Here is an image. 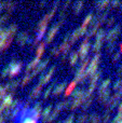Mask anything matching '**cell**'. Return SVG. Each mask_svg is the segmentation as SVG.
Listing matches in <instances>:
<instances>
[{"instance_id":"obj_16","label":"cell","mask_w":122,"mask_h":123,"mask_svg":"<svg viewBox=\"0 0 122 123\" xmlns=\"http://www.w3.org/2000/svg\"><path fill=\"white\" fill-rule=\"evenodd\" d=\"M96 6H97V11H101L102 9H104V6H107L109 4V1L108 0H104V1H97L96 3Z\"/></svg>"},{"instance_id":"obj_19","label":"cell","mask_w":122,"mask_h":123,"mask_svg":"<svg viewBox=\"0 0 122 123\" xmlns=\"http://www.w3.org/2000/svg\"><path fill=\"white\" fill-rule=\"evenodd\" d=\"M82 6H83V1H82V0L75 2V3H73V10H75V12H76V13L79 12V11L81 10Z\"/></svg>"},{"instance_id":"obj_46","label":"cell","mask_w":122,"mask_h":123,"mask_svg":"<svg viewBox=\"0 0 122 123\" xmlns=\"http://www.w3.org/2000/svg\"><path fill=\"white\" fill-rule=\"evenodd\" d=\"M121 9H122V4H121Z\"/></svg>"},{"instance_id":"obj_43","label":"cell","mask_w":122,"mask_h":123,"mask_svg":"<svg viewBox=\"0 0 122 123\" xmlns=\"http://www.w3.org/2000/svg\"><path fill=\"white\" fill-rule=\"evenodd\" d=\"M120 92H121V93H122V84H121V90H120Z\"/></svg>"},{"instance_id":"obj_4","label":"cell","mask_w":122,"mask_h":123,"mask_svg":"<svg viewBox=\"0 0 122 123\" xmlns=\"http://www.w3.org/2000/svg\"><path fill=\"white\" fill-rule=\"evenodd\" d=\"M120 32V25H117L116 27H114L112 29H110L108 32H106L105 35V40L110 41V40H116L118 34Z\"/></svg>"},{"instance_id":"obj_1","label":"cell","mask_w":122,"mask_h":123,"mask_svg":"<svg viewBox=\"0 0 122 123\" xmlns=\"http://www.w3.org/2000/svg\"><path fill=\"white\" fill-rule=\"evenodd\" d=\"M99 57H101V53H96L94 55V57H93L92 61L90 62V65H89L88 68L84 70V74H85L86 76H89V74H94V72L96 71L97 65H98V62H99L98 61Z\"/></svg>"},{"instance_id":"obj_3","label":"cell","mask_w":122,"mask_h":123,"mask_svg":"<svg viewBox=\"0 0 122 123\" xmlns=\"http://www.w3.org/2000/svg\"><path fill=\"white\" fill-rule=\"evenodd\" d=\"M62 23H63V21H60V22H57L56 24H54V25L51 27V29L49 30V32H48V35H47V39H45V41H44L45 44H48L49 42H51V40L53 39L54 35H55V32L58 30V28H60V25Z\"/></svg>"},{"instance_id":"obj_24","label":"cell","mask_w":122,"mask_h":123,"mask_svg":"<svg viewBox=\"0 0 122 123\" xmlns=\"http://www.w3.org/2000/svg\"><path fill=\"white\" fill-rule=\"evenodd\" d=\"M54 85H55V83L53 82V83H51V84H50L49 86H48V89L45 90V92H44V93H43V97H44V98H47L48 96L50 95V93H51V91H52V89H53V86H54Z\"/></svg>"},{"instance_id":"obj_8","label":"cell","mask_w":122,"mask_h":123,"mask_svg":"<svg viewBox=\"0 0 122 123\" xmlns=\"http://www.w3.org/2000/svg\"><path fill=\"white\" fill-rule=\"evenodd\" d=\"M49 61H50V58H49V57H47L45 60H43L42 62H41V63H39V64H38V66H37V68L35 69V71L31 74V76H35V74H36L38 71H40V70L44 69V67L48 65V64H49Z\"/></svg>"},{"instance_id":"obj_32","label":"cell","mask_w":122,"mask_h":123,"mask_svg":"<svg viewBox=\"0 0 122 123\" xmlns=\"http://www.w3.org/2000/svg\"><path fill=\"white\" fill-rule=\"evenodd\" d=\"M109 117H110V110L108 109V110L106 111L105 113H104V116H103V121H102V123H107V121L109 120Z\"/></svg>"},{"instance_id":"obj_44","label":"cell","mask_w":122,"mask_h":123,"mask_svg":"<svg viewBox=\"0 0 122 123\" xmlns=\"http://www.w3.org/2000/svg\"><path fill=\"white\" fill-rule=\"evenodd\" d=\"M121 52H122V44H121Z\"/></svg>"},{"instance_id":"obj_17","label":"cell","mask_w":122,"mask_h":123,"mask_svg":"<svg viewBox=\"0 0 122 123\" xmlns=\"http://www.w3.org/2000/svg\"><path fill=\"white\" fill-rule=\"evenodd\" d=\"M51 110H52V105H49V106H48L47 108L43 110V112H42L43 121H45V120H47V118L50 116V112H51Z\"/></svg>"},{"instance_id":"obj_20","label":"cell","mask_w":122,"mask_h":123,"mask_svg":"<svg viewBox=\"0 0 122 123\" xmlns=\"http://www.w3.org/2000/svg\"><path fill=\"white\" fill-rule=\"evenodd\" d=\"M78 53L77 52H73V53L70 54V57H69V61H70V64L71 65H75L76 63H77L78 61Z\"/></svg>"},{"instance_id":"obj_38","label":"cell","mask_w":122,"mask_h":123,"mask_svg":"<svg viewBox=\"0 0 122 123\" xmlns=\"http://www.w3.org/2000/svg\"><path fill=\"white\" fill-rule=\"evenodd\" d=\"M114 21H115V17L114 16H111V17H109L108 18V21H107V26H110L112 23H114Z\"/></svg>"},{"instance_id":"obj_2","label":"cell","mask_w":122,"mask_h":123,"mask_svg":"<svg viewBox=\"0 0 122 123\" xmlns=\"http://www.w3.org/2000/svg\"><path fill=\"white\" fill-rule=\"evenodd\" d=\"M90 48H91V43H89V40L85 38L79 48V54L78 55H80L81 60H83L85 56H88V52L90 50Z\"/></svg>"},{"instance_id":"obj_36","label":"cell","mask_w":122,"mask_h":123,"mask_svg":"<svg viewBox=\"0 0 122 123\" xmlns=\"http://www.w3.org/2000/svg\"><path fill=\"white\" fill-rule=\"evenodd\" d=\"M119 57H120V52H116V53L114 54V56H112V62H114V63H116L117 60H118Z\"/></svg>"},{"instance_id":"obj_22","label":"cell","mask_w":122,"mask_h":123,"mask_svg":"<svg viewBox=\"0 0 122 123\" xmlns=\"http://www.w3.org/2000/svg\"><path fill=\"white\" fill-rule=\"evenodd\" d=\"M82 94H84V91L81 89V87H77V89L75 90V91L73 92V97H75V98H77V97H79L80 95H82Z\"/></svg>"},{"instance_id":"obj_28","label":"cell","mask_w":122,"mask_h":123,"mask_svg":"<svg viewBox=\"0 0 122 123\" xmlns=\"http://www.w3.org/2000/svg\"><path fill=\"white\" fill-rule=\"evenodd\" d=\"M92 99H93L92 96H91V97H89V98H86V99H84V104L82 105V108H83L84 110H85V109L91 105V103H92Z\"/></svg>"},{"instance_id":"obj_30","label":"cell","mask_w":122,"mask_h":123,"mask_svg":"<svg viewBox=\"0 0 122 123\" xmlns=\"http://www.w3.org/2000/svg\"><path fill=\"white\" fill-rule=\"evenodd\" d=\"M41 108H42V103H40V102H38V103H36L35 104V106H34V110L35 111H37V112H39L40 113L41 112Z\"/></svg>"},{"instance_id":"obj_5","label":"cell","mask_w":122,"mask_h":123,"mask_svg":"<svg viewBox=\"0 0 122 123\" xmlns=\"http://www.w3.org/2000/svg\"><path fill=\"white\" fill-rule=\"evenodd\" d=\"M54 70H55V66H52L47 74H41V76H40V80H39V84L42 85V84H44V83H47L48 81L50 80V78L52 77Z\"/></svg>"},{"instance_id":"obj_34","label":"cell","mask_w":122,"mask_h":123,"mask_svg":"<svg viewBox=\"0 0 122 123\" xmlns=\"http://www.w3.org/2000/svg\"><path fill=\"white\" fill-rule=\"evenodd\" d=\"M62 109H64V102H60L58 104H56V106H55V110H57L58 112H60V110H62Z\"/></svg>"},{"instance_id":"obj_40","label":"cell","mask_w":122,"mask_h":123,"mask_svg":"<svg viewBox=\"0 0 122 123\" xmlns=\"http://www.w3.org/2000/svg\"><path fill=\"white\" fill-rule=\"evenodd\" d=\"M28 79H30V76H29V77H28V76H26L25 78H24V81H23V83H26V82H27V81H28Z\"/></svg>"},{"instance_id":"obj_11","label":"cell","mask_w":122,"mask_h":123,"mask_svg":"<svg viewBox=\"0 0 122 123\" xmlns=\"http://www.w3.org/2000/svg\"><path fill=\"white\" fill-rule=\"evenodd\" d=\"M76 84H77V81H75V80H73V82H70V83H69V85H68V86H67L66 91H65V96H68V95H70V94H71V92H73V90H75Z\"/></svg>"},{"instance_id":"obj_10","label":"cell","mask_w":122,"mask_h":123,"mask_svg":"<svg viewBox=\"0 0 122 123\" xmlns=\"http://www.w3.org/2000/svg\"><path fill=\"white\" fill-rule=\"evenodd\" d=\"M66 85H67L66 82H62V83H60V84H57L53 91V95L56 96V95H58V94H61L63 91H64L65 87H66Z\"/></svg>"},{"instance_id":"obj_6","label":"cell","mask_w":122,"mask_h":123,"mask_svg":"<svg viewBox=\"0 0 122 123\" xmlns=\"http://www.w3.org/2000/svg\"><path fill=\"white\" fill-rule=\"evenodd\" d=\"M121 95H122V93L119 91V92H117V93L115 94V95L112 96V97L110 98L109 100H108V104L107 105H109V110L110 111H111L112 109H114L115 107H116L117 105L119 104V98L121 97Z\"/></svg>"},{"instance_id":"obj_9","label":"cell","mask_w":122,"mask_h":123,"mask_svg":"<svg viewBox=\"0 0 122 123\" xmlns=\"http://www.w3.org/2000/svg\"><path fill=\"white\" fill-rule=\"evenodd\" d=\"M83 100H84V94H82V95H80L79 97L75 98V100H73V102H71L70 108H71V109H75V108H77V107L79 106V105L81 104L82 102H83Z\"/></svg>"},{"instance_id":"obj_29","label":"cell","mask_w":122,"mask_h":123,"mask_svg":"<svg viewBox=\"0 0 122 123\" xmlns=\"http://www.w3.org/2000/svg\"><path fill=\"white\" fill-rule=\"evenodd\" d=\"M92 17H93V14H92V13H90V14L86 15L85 18H84V21H83V24H82V26H85V27H86V25H88V24L91 22Z\"/></svg>"},{"instance_id":"obj_7","label":"cell","mask_w":122,"mask_h":123,"mask_svg":"<svg viewBox=\"0 0 122 123\" xmlns=\"http://www.w3.org/2000/svg\"><path fill=\"white\" fill-rule=\"evenodd\" d=\"M110 97V91L109 90H105V91L98 92V99L101 100L103 104H108V100Z\"/></svg>"},{"instance_id":"obj_14","label":"cell","mask_w":122,"mask_h":123,"mask_svg":"<svg viewBox=\"0 0 122 123\" xmlns=\"http://www.w3.org/2000/svg\"><path fill=\"white\" fill-rule=\"evenodd\" d=\"M105 35H106V30L101 28L99 30L96 31V40L97 41H103V39L105 38Z\"/></svg>"},{"instance_id":"obj_45","label":"cell","mask_w":122,"mask_h":123,"mask_svg":"<svg viewBox=\"0 0 122 123\" xmlns=\"http://www.w3.org/2000/svg\"><path fill=\"white\" fill-rule=\"evenodd\" d=\"M118 123H122V120H121V121H120V122H118Z\"/></svg>"},{"instance_id":"obj_31","label":"cell","mask_w":122,"mask_h":123,"mask_svg":"<svg viewBox=\"0 0 122 123\" xmlns=\"http://www.w3.org/2000/svg\"><path fill=\"white\" fill-rule=\"evenodd\" d=\"M88 119V116L85 115V113H82L81 116H79L78 117V120H77V123H84L85 122V120Z\"/></svg>"},{"instance_id":"obj_26","label":"cell","mask_w":122,"mask_h":123,"mask_svg":"<svg viewBox=\"0 0 122 123\" xmlns=\"http://www.w3.org/2000/svg\"><path fill=\"white\" fill-rule=\"evenodd\" d=\"M57 116H58V111H57V110H54L53 112H52V115H51V116H49V117L47 118V120H45V121H48V122L53 121V120L55 119V118L57 117Z\"/></svg>"},{"instance_id":"obj_35","label":"cell","mask_w":122,"mask_h":123,"mask_svg":"<svg viewBox=\"0 0 122 123\" xmlns=\"http://www.w3.org/2000/svg\"><path fill=\"white\" fill-rule=\"evenodd\" d=\"M51 54H52V55H58V54H60V51H58V48H57V47L52 48V50H51Z\"/></svg>"},{"instance_id":"obj_23","label":"cell","mask_w":122,"mask_h":123,"mask_svg":"<svg viewBox=\"0 0 122 123\" xmlns=\"http://www.w3.org/2000/svg\"><path fill=\"white\" fill-rule=\"evenodd\" d=\"M102 45H103V41H95L94 42V44H93V51L94 52H98L99 51V49L102 48Z\"/></svg>"},{"instance_id":"obj_39","label":"cell","mask_w":122,"mask_h":123,"mask_svg":"<svg viewBox=\"0 0 122 123\" xmlns=\"http://www.w3.org/2000/svg\"><path fill=\"white\" fill-rule=\"evenodd\" d=\"M121 2L119 1V0H114V1L111 2V6H118V4H120Z\"/></svg>"},{"instance_id":"obj_41","label":"cell","mask_w":122,"mask_h":123,"mask_svg":"<svg viewBox=\"0 0 122 123\" xmlns=\"http://www.w3.org/2000/svg\"><path fill=\"white\" fill-rule=\"evenodd\" d=\"M118 74H122V65H120V67H119V69H118Z\"/></svg>"},{"instance_id":"obj_21","label":"cell","mask_w":122,"mask_h":123,"mask_svg":"<svg viewBox=\"0 0 122 123\" xmlns=\"http://www.w3.org/2000/svg\"><path fill=\"white\" fill-rule=\"evenodd\" d=\"M41 87H42V85L38 84L34 90H32V92H31V97H37V96L39 95V93H40V91H41Z\"/></svg>"},{"instance_id":"obj_33","label":"cell","mask_w":122,"mask_h":123,"mask_svg":"<svg viewBox=\"0 0 122 123\" xmlns=\"http://www.w3.org/2000/svg\"><path fill=\"white\" fill-rule=\"evenodd\" d=\"M121 84H122V80H121V79H118V80H117L116 82L114 83V86H112V89L116 91V90H118L119 87L121 86Z\"/></svg>"},{"instance_id":"obj_13","label":"cell","mask_w":122,"mask_h":123,"mask_svg":"<svg viewBox=\"0 0 122 123\" xmlns=\"http://www.w3.org/2000/svg\"><path fill=\"white\" fill-rule=\"evenodd\" d=\"M110 84V79H106V80H104L103 82L99 84L98 86V92H102V91H105V90H107V86Z\"/></svg>"},{"instance_id":"obj_12","label":"cell","mask_w":122,"mask_h":123,"mask_svg":"<svg viewBox=\"0 0 122 123\" xmlns=\"http://www.w3.org/2000/svg\"><path fill=\"white\" fill-rule=\"evenodd\" d=\"M102 76V70H98V71H95L94 74H91V83H96L97 80L101 78Z\"/></svg>"},{"instance_id":"obj_27","label":"cell","mask_w":122,"mask_h":123,"mask_svg":"<svg viewBox=\"0 0 122 123\" xmlns=\"http://www.w3.org/2000/svg\"><path fill=\"white\" fill-rule=\"evenodd\" d=\"M89 120H90L91 123H97V121L99 120V117L96 115V113H92V115L89 117Z\"/></svg>"},{"instance_id":"obj_42","label":"cell","mask_w":122,"mask_h":123,"mask_svg":"<svg viewBox=\"0 0 122 123\" xmlns=\"http://www.w3.org/2000/svg\"><path fill=\"white\" fill-rule=\"evenodd\" d=\"M118 112H121L122 113V103L120 104V106H119V111H118Z\"/></svg>"},{"instance_id":"obj_18","label":"cell","mask_w":122,"mask_h":123,"mask_svg":"<svg viewBox=\"0 0 122 123\" xmlns=\"http://www.w3.org/2000/svg\"><path fill=\"white\" fill-rule=\"evenodd\" d=\"M44 47H45L44 41H43V42H41L40 44H39L38 49H37V57H40V56L42 55L43 51H44Z\"/></svg>"},{"instance_id":"obj_15","label":"cell","mask_w":122,"mask_h":123,"mask_svg":"<svg viewBox=\"0 0 122 123\" xmlns=\"http://www.w3.org/2000/svg\"><path fill=\"white\" fill-rule=\"evenodd\" d=\"M99 26H101V25H98V24H97V25L93 26V27L91 28L90 30H88V31H86V39H88L89 37H91V36H93V35L96 34V31L98 30V27H99Z\"/></svg>"},{"instance_id":"obj_37","label":"cell","mask_w":122,"mask_h":123,"mask_svg":"<svg viewBox=\"0 0 122 123\" xmlns=\"http://www.w3.org/2000/svg\"><path fill=\"white\" fill-rule=\"evenodd\" d=\"M73 117H75L73 115H70L68 118H67V120L65 121V123H73Z\"/></svg>"},{"instance_id":"obj_25","label":"cell","mask_w":122,"mask_h":123,"mask_svg":"<svg viewBox=\"0 0 122 123\" xmlns=\"http://www.w3.org/2000/svg\"><path fill=\"white\" fill-rule=\"evenodd\" d=\"M39 62H40V61H39V57L34 58L31 63H30V64H28V66H27V70H30L32 67H35V66H36V65H38V64H39Z\"/></svg>"}]
</instances>
